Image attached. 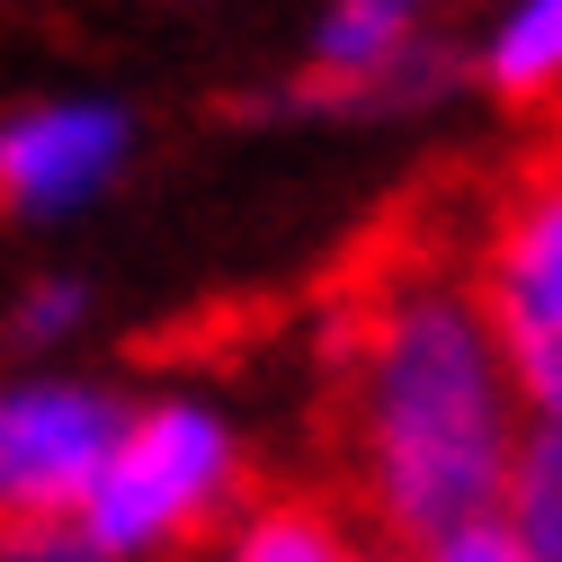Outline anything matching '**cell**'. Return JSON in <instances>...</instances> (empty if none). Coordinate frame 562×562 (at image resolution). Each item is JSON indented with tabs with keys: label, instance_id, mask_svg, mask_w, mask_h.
<instances>
[{
	"label": "cell",
	"instance_id": "obj_1",
	"mask_svg": "<svg viewBox=\"0 0 562 562\" xmlns=\"http://www.w3.org/2000/svg\"><path fill=\"white\" fill-rule=\"evenodd\" d=\"M322 501L375 527L384 553L419 562L429 544L501 518L518 464V393L482 330L464 241L375 233L348 259L322 322Z\"/></svg>",
	"mask_w": 562,
	"mask_h": 562
},
{
	"label": "cell",
	"instance_id": "obj_2",
	"mask_svg": "<svg viewBox=\"0 0 562 562\" xmlns=\"http://www.w3.org/2000/svg\"><path fill=\"white\" fill-rule=\"evenodd\" d=\"M250 491H259L250 464L196 402H153V411H125L81 527L116 562H170V553L224 544V527L241 518Z\"/></svg>",
	"mask_w": 562,
	"mask_h": 562
},
{
	"label": "cell",
	"instance_id": "obj_3",
	"mask_svg": "<svg viewBox=\"0 0 562 562\" xmlns=\"http://www.w3.org/2000/svg\"><path fill=\"white\" fill-rule=\"evenodd\" d=\"M464 277H473L482 330L509 367L518 411L562 419V134H544L482 196V215L464 233Z\"/></svg>",
	"mask_w": 562,
	"mask_h": 562
},
{
	"label": "cell",
	"instance_id": "obj_4",
	"mask_svg": "<svg viewBox=\"0 0 562 562\" xmlns=\"http://www.w3.org/2000/svg\"><path fill=\"white\" fill-rule=\"evenodd\" d=\"M116 429H125V411L108 393H81V384L0 393V536L81 518Z\"/></svg>",
	"mask_w": 562,
	"mask_h": 562
},
{
	"label": "cell",
	"instance_id": "obj_5",
	"mask_svg": "<svg viewBox=\"0 0 562 562\" xmlns=\"http://www.w3.org/2000/svg\"><path fill=\"white\" fill-rule=\"evenodd\" d=\"M125 161V116L90 99H54L0 125V224L19 215H63L90 188H108Z\"/></svg>",
	"mask_w": 562,
	"mask_h": 562
},
{
	"label": "cell",
	"instance_id": "obj_6",
	"mask_svg": "<svg viewBox=\"0 0 562 562\" xmlns=\"http://www.w3.org/2000/svg\"><path fill=\"white\" fill-rule=\"evenodd\" d=\"M411 27H419V0H330L322 45H313V90H330V99L393 90L419 54Z\"/></svg>",
	"mask_w": 562,
	"mask_h": 562
},
{
	"label": "cell",
	"instance_id": "obj_7",
	"mask_svg": "<svg viewBox=\"0 0 562 562\" xmlns=\"http://www.w3.org/2000/svg\"><path fill=\"white\" fill-rule=\"evenodd\" d=\"M348 518L322 501V491H250L241 501V518L224 527V562H358L348 553V536H339Z\"/></svg>",
	"mask_w": 562,
	"mask_h": 562
},
{
	"label": "cell",
	"instance_id": "obj_8",
	"mask_svg": "<svg viewBox=\"0 0 562 562\" xmlns=\"http://www.w3.org/2000/svg\"><path fill=\"white\" fill-rule=\"evenodd\" d=\"M501 518L536 562H562V419H536L518 438L509 491H501Z\"/></svg>",
	"mask_w": 562,
	"mask_h": 562
},
{
	"label": "cell",
	"instance_id": "obj_9",
	"mask_svg": "<svg viewBox=\"0 0 562 562\" xmlns=\"http://www.w3.org/2000/svg\"><path fill=\"white\" fill-rule=\"evenodd\" d=\"M482 72L501 99H544L562 90V0H518V10L501 19V36H491Z\"/></svg>",
	"mask_w": 562,
	"mask_h": 562
},
{
	"label": "cell",
	"instance_id": "obj_10",
	"mask_svg": "<svg viewBox=\"0 0 562 562\" xmlns=\"http://www.w3.org/2000/svg\"><path fill=\"white\" fill-rule=\"evenodd\" d=\"M0 562H116L81 518H63V527H10L0 536Z\"/></svg>",
	"mask_w": 562,
	"mask_h": 562
},
{
	"label": "cell",
	"instance_id": "obj_11",
	"mask_svg": "<svg viewBox=\"0 0 562 562\" xmlns=\"http://www.w3.org/2000/svg\"><path fill=\"white\" fill-rule=\"evenodd\" d=\"M419 562H536L518 536H509V518H473L464 536H447V544H429Z\"/></svg>",
	"mask_w": 562,
	"mask_h": 562
},
{
	"label": "cell",
	"instance_id": "obj_12",
	"mask_svg": "<svg viewBox=\"0 0 562 562\" xmlns=\"http://www.w3.org/2000/svg\"><path fill=\"white\" fill-rule=\"evenodd\" d=\"M72 304H81L72 286H45V295L27 304V330H63V322H72Z\"/></svg>",
	"mask_w": 562,
	"mask_h": 562
},
{
	"label": "cell",
	"instance_id": "obj_13",
	"mask_svg": "<svg viewBox=\"0 0 562 562\" xmlns=\"http://www.w3.org/2000/svg\"><path fill=\"white\" fill-rule=\"evenodd\" d=\"M367 562H402V553H367Z\"/></svg>",
	"mask_w": 562,
	"mask_h": 562
}]
</instances>
